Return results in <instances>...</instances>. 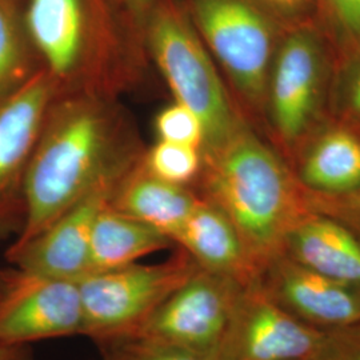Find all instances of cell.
Wrapping results in <instances>:
<instances>
[{"label":"cell","instance_id":"10","mask_svg":"<svg viewBox=\"0 0 360 360\" xmlns=\"http://www.w3.org/2000/svg\"><path fill=\"white\" fill-rule=\"evenodd\" d=\"M55 96L51 77L40 67L0 99V239L23 229L27 167Z\"/></svg>","mask_w":360,"mask_h":360},{"label":"cell","instance_id":"15","mask_svg":"<svg viewBox=\"0 0 360 360\" xmlns=\"http://www.w3.org/2000/svg\"><path fill=\"white\" fill-rule=\"evenodd\" d=\"M292 168L311 193L340 195L360 188V129L330 119L296 156Z\"/></svg>","mask_w":360,"mask_h":360},{"label":"cell","instance_id":"18","mask_svg":"<svg viewBox=\"0 0 360 360\" xmlns=\"http://www.w3.org/2000/svg\"><path fill=\"white\" fill-rule=\"evenodd\" d=\"M175 247L162 232L110 206L95 219L90 242V274L122 269L142 257Z\"/></svg>","mask_w":360,"mask_h":360},{"label":"cell","instance_id":"20","mask_svg":"<svg viewBox=\"0 0 360 360\" xmlns=\"http://www.w3.org/2000/svg\"><path fill=\"white\" fill-rule=\"evenodd\" d=\"M316 22L335 56V65L360 55V0H315Z\"/></svg>","mask_w":360,"mask_h":360},{"label":"cell","instance_id":"13","mask_svg":"<svg viewBox=\"0 0 360 360\" xmlns=\"http://www.w3.org/2000/svg\"><path fill=\"white\" fill-rule=\"evenodd\" d=\"M257 282L276 304L315 328L360 323L359 290L302 266L284 252L271 260Z\"/></svg>","mask_w":360,"mask_h":360},{"label":"cell","instance_id":"22","mask_svg":"<svg viewBox=\"0 0 360 360\" xmlns=\"http://www.w3.org/2000/svg\"><path fill=\"white\" fill-rule=\"evenodd\" d=\"M102 360H218L217 355L150 340L141 336H124L98 345Z\"/></svg>","mask_w":360,"mask_h":360},{"label":"cell","instance_id":"4","mask_svg":"<svg viewBox=\"0 0 360 360\" xmlns=\"http://www.w3.org/2000/svg\"><path fill=\"white\" fill-rule=\"evenodd\" d=\"M334 70V52L316 19H290L271 65L263 129L291 166L328 120Z\"/></svg>","mask_w":360,"mask_h":360},{"label":"cell","instance_id":"12","mask_svg":"<svg viewBox=\"0 0 360 360\" xmlns=\"http://www.w3.org/2000/svg\"><path fill=\"white\" fill-rule=\"evenodd\" d=\"M127 172L99 183L38 235L26 242H15L7 250V260L16 269L67 281L77 282L87 276L95 219L110 203L116 184Z\"/></svg>","mask_w":360,"mask_h":360},{"label":"cell","instance_id":"9","mask_svg":"<svg viewBox=\"0 0 360 360\" xmlns=\"http://www.w3.org/2000/svg\"><path fill=\"white\" fill-rule=\"evenodd\" d=\"M83 331L77 282L16 267L0 270V343L28 345Z\"/></svg>","mask_w":360,"mask_h":360},{"label":"cell","instance_id":"7","mask_svg":"<svg viewBox=\"0 0 360 360\" xmlns=\"http://www.w3.org/2000/svg\"><path fill=\"white\" fill-rule=\"evenodd\" d=\"M198 269L193 257L178 247L166 262L134 263L95 272L77 281L83 314V336L103 343L135 334L168 296Z\"/></svg>","mask_w":360,"mask_h":360},{"label":"cell","instance_id":"27","mask_svg":"<svg viewBox=\"0 0 360 360\" xmlns=\"http://www.w3.org/2000/svg\"><path fill=\"white\" fill-rule=\"evenodd\" d=\"M119 10L123 11V22L129 39L135 47L143 52L147 58L146 41H144V26L147 15L154 6L155 0H111Z\"/></svg>","mask_w":360,"mask_h":360},{"label":"cell","instance_id":"3","mask_svg":"<svg viewBox=\"0 0 360 360\" xmlns=\"http://www.w3.org/2000/svg\"><path fill=\"white\" fill-rule=\"evenodd\" d=\"M23 20L56 95L117 98L143 74L146 62L112 23L102 0H28Z\"/></svg>","mask_w":360,"mask_h":360},{"label":"cell","instance_id":"14","mask_svg":"<svg viewBox=\"0 0 360 360\" xmlns=\"http://www.w3.org/2000/svg\"><path fill=\"white\" fill-rule=\"evenodd\" d=\"M283 252L302 266L360 291V235L309 211L288 232Z\"/></svg>","mask_w":360,"mask_h":360},{"label":"cell","instance_id":"1","mask_svg":"<svg viewBox=\"0 0 360 360\" xmlns=\"http://www.w3.org/2000/svg\"><path fill=\"white\" fill-rule=\"evenodd\" d=\"M144 151L115 96L56 95L27 167L26 218L15 242L38 235L99 183L127 172Z\"/></svg>","mask_w":360,"mask_h":360},{"label":"cell","instance_id":"8","mask_svg":"<svg viewBox=\"0 0 360 360\" xmlns=\"http://www.w3.org/2000/svg\"><path fill=\"white\" fill-rule=\"evenodd\" d=\"M243 287L198 266L131 336L218 356Z\"/></svg>","mask_w":360,"mask_h":360},{"label":"cell","instance_id":"19","mask_svg":"<svg viewBox=\"0 0 360 360\" xmlns=\"http://www.w3.org/2000/svg\"><path fill=\"white\" fill-rule=\"evenodd\" d=\"M15 0H0V99L40 68Z\"/></svg>","mask_w":360,"mask_h":360},{"label":"cell","instance_id":"11","mask_svg":"<svg viewBox=\"0 0 360 360\" xmlns=\"http://www.w3.org/2000/svg\"><path fill=\"white\" fill-rule=\"evenodd\" d=\"M324 333L288 314L255 282L242 290L218 360H309Z\"/></svg>","mask_w":360,"mask_h":360},{"label":"cell","instance_id":"29","mask_svg":"<svg viewBox=\"0 0 360 360\" xmlns=\"http://www.w3.org/2000/svg\"><path fill=\"white\" fill-rule=\"evenodd\" d=\"M0 360H32V354L27 345L0 343Z\"/></svg>","mask_w":360,"mask_h":360},{"label":"cell","instance_id":"26","mask_svg":"<svg viewBox=\"0 0 360 360\" xmlns=\"http://www.w3.org/2000/svg\"><path fill=\"white\" fill-rule=\"evenodd\" d=\"M309 360H360V323L326 330L322 343Z\"/></svg>","mask_w":360,"mask_h":360},{"label":"cell","instance_id":"16","mask_svg":"<svg viewBox=\"0 0 360 360\" xmlns=\"http://www.w3.org/2000/svg\"><path fill=\"white\" fill-rule=\"evenodd\" d=\"M175 245L203 270L227 276L243 285L259 281V274L230 219L200 196Z\"/></svg>","mask_w":360,"mask_h":360},{"label":"cell","instance_id":"6","mask_svg":"<svg viewBox=\"0 0 360 360\" xmlns=\"http://www.w3.org/2000/svg\"><path fill=\"white\" fill-rule=\"evenodd\" d=\"M184 8L245 119L263 126L271 65L292 18L262 0H186Z\"/></svg>","mask_w":360,"mask_h":360},{"label":"cell","instance_id":"17","mask_svg":"<svg viewBox=\"0 0 360 360\" xmlns=\"http://www.w3.org/2000/svg\"><path fill=\"white\" fill-rule=\"evenodd\" d=\"M198 200L199 195L193 187L174 184L148 172L142 158L119 180L110 206L162 232L175 243Z\"/></svg>","mask_w":360,"mask_h":360},{"label":"cell","instance_id":"25","mask_svg":"<svg viewBox=\"0 0 360 360\" xmlns=\"http://www.w3.org/2000/svg\"><path fill=\"white\" fill-rule=\"evenodd\" d=\"M306 193L309 211L335 219L360 235V188L340 195H323L309 190Z\"/></svg>","mask_w":360,"mask_h":360},{"label":"cell","instance_id":"24","mask_svg":"<svg viewBox=\"0 0 360 360\" xmlns=\"http://www.w3.org/2000/svg\"><path fill=\"white\" fill-rule=\"evenodd\" d=\"M155 131L159 141L193 146L202 150L205 127L200 117L187 105L175 102L165 107L155 117Z\"/></svg>","mask_w":360,"mask_h":360},{"label":"cell","instance_id":"28","mask_svg":"<svg viewBox=\"0 0 360 360\" xmlns=\"http://www.w3.org/2000/svg\"><path fill=\"white\" fill-rule=\"evenodd\" d=\"M262 1L272 10L282 13L287 18H299V16H304L302 13L306 8V3L309 4V0H262Z\"/></svg>","mask_w":360,"mask_h":360},{"label":"cell","instance_id":"5","mask_svg":"<svg viewBox=\"0 0 360 360\" xmlns=\"http://www.w3.org/2000/svg\"><path fill=\"white\" fill-rule=\"evenodd\" d=\"M144 41L148 59L166 80L174 101L200 117L205 127L202 153L217 148L251 124L221 79L184 6L176 0H155L147 15Z\"/></svg>","mask_w":360,"mask_h":360},{"label":"cell","instance_id":"21","mask_svg":"<svg viewBox=\"0 0 360 360\" xmlns=\"http://www.w3.org/2000/svg\"><path fill=\"white\" fill-rule=\"evenodd\" d=\"M143 165L148 172L160 179L193 187L200 175L203 156L198 147L158 141L144 151Z\"/></svg>","mask_w":360,"mask_h":360},{"label":"cell","instance_id":"2","mask_svg":"<svg viewBox=\"0 0 360 360\" xmlns=\"http://www.w3.org/2000/svg\"><path fill=\"white\" fill-rule=\"evenodd\" d=\"M202 156L193 188L230 219L260 276L283 254L288 232L309 212L306 188L283 155L251 124Z\"/></svg>","mask_w":360,"mask_h":360},{"label":"cell","instance_id":"23","mask_svg":"<svg viewBox=\"0 0 360 360\" xmlns=\"http://www.w3.org/2000/svg\"><path fill=\"white\" fill-rule=\"evenodd\" d=\"M328 112L334 120L360 129V55L335 65Z\"/></svg>","mask_w":360,"mask_h":360}]
</instances>
